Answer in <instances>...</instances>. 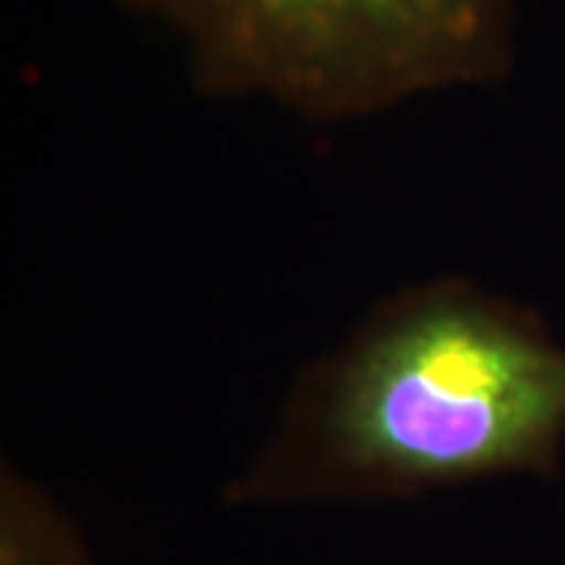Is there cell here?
Instances as JSON below:
<instances>
[{
	"label": "cell",
	"mask_w": 565,
	"mask_h": 565,
	"mask_svg": "<svg viewBox=\"0 0 565 565\" xmlns=\"http://www.w3.org/2000/svg\"><path fill=\"white\" fill-rule=\"evenodd\" d=\"M565 459V343L465 277L408 282L292 381L223 484L239 512L412 503L537 478Z\"/></svg>",
	"instance_id": "cell-1"
},
{
	"label": "cell",
	"mask_w": 565,
	"mask_h": 565,
	"mask_svg": "<svg viewBox=\"0 0 565 565\" xmlns=\"http://www.w3.org/2000/svg\"><path fill=\"white\" fill-rule=\"evenodd\" d=\"M180 41L195 88L311 122L377 117L493 85L515 61V0H120Z\"/></svg>",
	"instance_id": "cell-2"
},
{
	"label": "cell",
	"mask_w": 565,
	"mask_h": 565,
	"mask_svg": "<svg viewBox=\"0 0 565 565\" xmlns=\"http://www.w3.org/2000/svg\"><path fill=\"white\" fill-rule=\"evenodd\" d=\"M0 565H98L61 497L13 462L0 468Z\"/></svg>",
	"instance_id": "cell-3"
}]
</instances>
